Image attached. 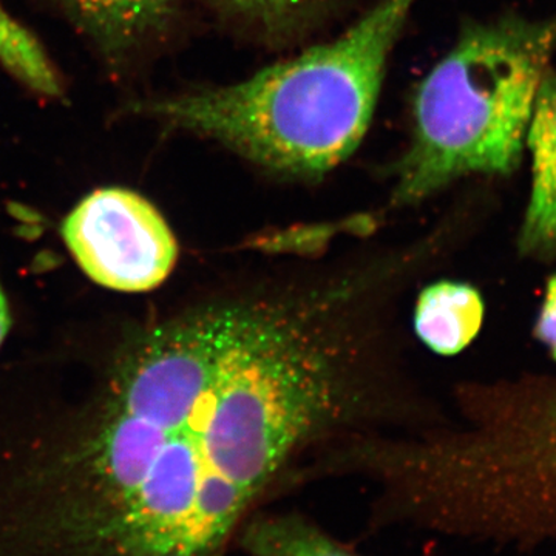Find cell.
Instances as JSON below:
<instances>
[{
	"label": "cell",
	"instance_id": "1",
	"mask_svg": "<svg viewBox=\"0 0 556 556\" xmlns=\"http://www.w3.org/2000/svg\"><path fill=\"white\" fill-rule=\"evenodd\" d=\"M419 0H379L339 38L229 86L138 102L131 112L217 141L258 169L320 179L367 135L391 51Z\"/></svg>",
	"mask_w": 556,
	"mask_h": 556
},
{
	"label": "cell",
	"instance_id": "2",
	"mask_svg": "<svg viewBox=\"0 0 556 556\" xmlns=\"http://www.w3.org/2000/svg\"><path fill=\"white\" fill-rule=\"evenodd\" d=\"M555 49L556 20L508 16L467 27L417 86L391 206L424 203L470 175L510 174Z\"/></svg>",
	"mask_w": 556,
	"mask_h": 556
},
{
	"label": "cell",
	"instance_id": "3",
	"mask_svg": "<svg viewBox=\"0 0 556 556\" xmlns=\"http://www.w3.org/2000/svg\"><path fill=\"white\" fill-rule=\"evenodd\" d=\"M464 470L485 506L518 530H556V394L511 420L467 431Z\"/></svg>",
	"mask_w": 556,
	"mask_h": 556
},
{
	"label": "cell",
	"instance_id": "4",
	"mask_svg": "<svg viewBox=\"0 0 556 556\" xmlns=\"http://www.w3.org/2000/svg\"><path fill=\"white\" fill-rule=\"evenodd\" d=\"M62 239L80 269L101 287L155 289L170 276L178 243L166 219L134 190H94L70 212Z\"/></svg>",
	"mask_w": 556,
	"mask_h": 556
},
{
	"label": "cell",
	"instance_id": "5",
	"mask_svg": "<svg viewBox=\"0 0 556 556\" xmlns=\"http://www.w3.org/2000/svg\"><path fill=\"white\" fill-rule=\"evenodd\" d=\"M532 153V195L519 247L529 252L556 249V75L546 73L527 130Z\"/></svg>",
	"mask_w": 556,
	"mask_h": 556
},
{
	"label": "cell",
	"instance_id": "6",
	"mask_svg": "<svg viewBox=\"0 0 556 556\" xmlns=\"http://www.w3.org/2000/svg\"><path fill=\"white\" fill-rule=\"evenodd\" d=\"M109 58H123L169 27L181 0H60Z\"/></svg>",
	"mask_w": 556,
	"mask_h": 556
},
{
	"label": "cell",
	"instance_id": "7",
	"mask_svg": "<svg viewBox=\"0 0 556 556\" xmlns=\"http://www.w3.org/2000/svg\"><path fill=\"white\" fill-rule=\"evenodd\" d=\"M484 321L481 294L467 283L439 280L420 289L413 305V328L439 356H455L479 334Z\"/></svg>",
	"mask_w": 556,
	"mask_h": 556
},
{
	"label": "cell",
	"instance_id": "8",
	"mask_svg": "<svg viewBox=\"0 0 556 556\" xmlns=\"http://www.w3.org/2000/svg\"><path fill=\"white\" fill-rule=\"evenodd\" d=\"M226 17L268 39L288 40L321 20L332 0H211Z\"/></svg>",
	"mask_w": 556,
	"mask_h": 556
},
{
	"label": "cell",
	"instance_id": "9",
	"mask_svg": "<svg viewBox=\"0 0 556 556\" xmlns=\"http://www.w3.org/2000/svg\"><path fill=\"white\" fill-rule=\"evenodd\" d=\"M0 62L14 78L43 97L58 98L62 86L38 38L0 3Z\"/></svg>",
	"mask_w": 556,
	"mask_h": 556
},
{
	"label": "cell",
	"instance_id": "10",
	"mask_svg": "<svg viewBox=\"0 0 556 556\" xmlns=\"http://www.w3.org/2000/svg\"><path fill=\"white\" fill-rule=\"evenodd\" d=\"M244 546L251 556H356L294 517L257 519L244 533Z\"/></svg>",
	"mask_w": 556,
	"mask_h": 556
},
{
	"label": "cell",
	"instance_id": "11",
	"mask_svg": "<svg viewBox=\"0 0 556 556\" xmlns=\"http://www.w3.org/2000/svg\"><path fill=\"white\" fill-rule=\"evenodd\" d=\"M535 334L556 358V276L548 281L543 309L536 320Z\"/></svg>",
	"mask_w": 556,
	"mask_h": 556
},
{
	"label": "cell",
	"instance_id": "12",
	"mask_svg": "<svg viewBox=\"0 0 556 556\" xmlns=\"http://www.w3.org/2000/svg\"><path fill=\"white\" fill-rule=\"evenodd\" d=\"M11 325L9 302H7L3 289L0 287V345H2L3 339H5L7 332H9Z\"/></svg>",
	"mask_w": 556,
	"mask_h": 556
},
{
	"label": "cell",
	"instance_id": "13",
	"mask_svg": "<svg viewBox=\"0 0 556 556\" xmlns=\"http://www.w3.org/2000/svg\"><path fill=\"white\" fill-rule=\"evenodd\" d=\"M161 556H218L215 552H207V554H169Z\"/></svg>",
	"mask_w": 556,
	"mask_h": 556
}]
</instances>
